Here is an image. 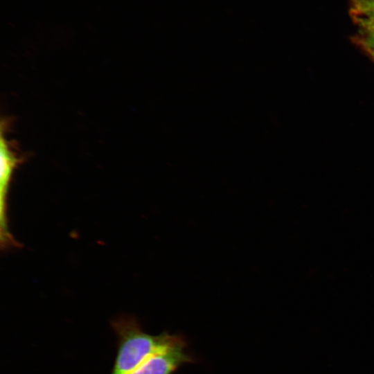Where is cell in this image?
<instances>
[{
	"label": "cell",
	"instance_id": "obj_1",
	"mask_svg": "<svg viewBox=\"0 0 374 374\" xmlns=\"http://www.w3.org/2000/svg\"><path fill=\"white\" fill-rule=\"evenodd\" d=\"M111 325L118 339V353L111 374H129L181 338L167 332L159 335L147 334L137 320L130 315L117 317Z\"/></svg>",
	"mask_w": 374,
	"mask_h": 374
},
{
	"label": "cell",
	"instance_id": "obj_2",
	"mask_svg": "<svg viewBox=\"0 0 374 374\" xmlns=\"http://www.w3.org/2000/svg\"><path fill=\"white\" fill-rule=\"evenodd\" d=\"M0 224L1 244L8 247L13 244L15 240L9 231L7 222V197L13 172L21 159L12 151L8 143L1 133L0 141Z\"/></svg>",
	"mask_w": 374,
	"mask_h": 374
},
{
	"label": "cell",
	"instance_id": "obj_4",
	"mask_svg": "<svg viewBox=\"0 0 374 374\" xmlns=\"http://www.w3.org/2000/svg\"><path fill=\"white\" fill-rule=\"evenodd\" d=\"M349 15L359 29L374 31V0H350Z\"/></svg>",
	"mask_w": 374,
	"mask_h": 374
},
{
	"label": "cell",
	"instance_id": "obj_5",
	"mask_svg": "<svg viewBox=\"0 0 374 374\" xmlns=\"http://www.w3.org/2000/svg\"><path fill=\"white\" fill-rule=\"evenodd\" d=\"M352 42L374 61V31L359 29Z\"/></svg>",
	"mask_w": 374,
	"mask_h": 374
},
{
	"label": "cell",
	"instance_id": "obj_3",
	"mask_svg": "<svg viewBox=\"0 0 374 374\" xmlns=\"http://www.w3.org/2000/svg\"><path fill=\"white\" fill-rule=\"evenodd\" d=\"M193 362L181 337L166 350L159 353L129 374H172L182 364Z\"/></svg>",
	"mask_w": 374,
	"mask_h": 374
}]
</instances>
